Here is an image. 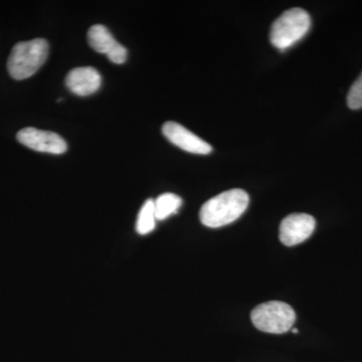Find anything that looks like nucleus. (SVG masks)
<instances>
[{
	"instance_id": "1",
	"label": "nucleus",
	"mask_w": 362,
	"mask_h": 362,
	"mask_svg": "<svg viewBox=\"0 0 362 362\" xmlns=\"http://www.w3.org/2000/svg\"><path fill=\"white\" fill-rule=\"evenodd\" d=\"M249 202V194L244 189L226 190L202 206L199 218L202 225L211 228L230 225L246 211Z\"/></svg>"
},
{
	"instance_id": "2",
	"label": "nucleus",
	"mask_w": 362,
	"mask_h": 362,
	"mask_svg": "<svg viewBox=\"0 0 362 362\" xmlns=\"http://www.w3.org/2000/svg\"><path fill=\"white\" fill-rule=\"evenodd\" d=\"M47 56L49 44L44 39L18 42L7 62L9 75L18 81L32 77L44 65Z\"/></svg>"
},
{
	"instance_id": "3",
	"label": "nucleus",
	"mask_w": 362,
	"mask_h": 362,
	"mask_svg": "<svg viewBox=\"0 0 362 362\" xmlns=\"http://www.w3.org/2000/svg\"><path fill=\"white\" fill-rule=\"evenodd\" d=\"M311 26V18L302 8H292L285 11L274 21L270 32V40L274 47L286 49L296 44L308 33Z\"/></svg>"
},
{
	"instance_id": "4",
	"label": "nucleus",
	"mask_w": 362,
	"mask_h": 362,
	"mask_svg": "<svg viewBox=\"0 0 362 362\" xmlns=\"http://www.w3.org/2000/svg\"><path fill=\"white\" fill-rule=\"evenodd\" d=\"M252 322L257 329L272 334H283L292 329L296 313L289 304L270 301L258 305L251 313Z\"/></svg>"
},
{
	"instance_id": "5",
	"label": "nucleus",
	"mask_w": 362,
	"mask_h": 362,
	"mask_svg": "<svg viewBox=\"0 0 362 362\" xmlns=\"http://www.w3.org/2000/svg\"><path fill=\"white\" fill-rule=\"evenodd\" d=\"M315 228V218L310 214H289L281 223L279 238L285 246H296L309 239Z\"/></svg>"
},
{
	"instance_id": "6",
	"label": "nucleus",
	"mask_w": 362,
	"mask_h": 362,
	"mask_svg": "<svg viewBox=\"0 0 362 362\" xmlns=\"http://www.w3.org/2000/svg\"><path fill=\"white\" fill-rule=\"evenodd\" d=\"M18 142L35 151L51 154H64L68 149L65 140L51 131L28 127L18 131L16 135Z\"/></svg>"
},
{
	"instance_id": "7",
	"label": "nucleus",
	"mask_w": 362,
	"mask_h": 362,
	"mask_svg": "<svg viewBox=\"0 0 362 362\" xmlns=\"http://www.w3.org/2000/svg\"><path fill=\"white\" fill-rule=\"evenodd\" d=\"M162 133L175 146L190 152V153L206 156L213 151V147L192 133V131L183 127L180 124L168 121L162 126Z\"/></svg>"
},
{
	"instance_id": "8",
	"label": "nucleus",
	"mask_w": 362,
	"mask_h": 362,
	"mask_svg": "<svg viewBox=\"0 0 362 362\" xmlns=\"http://www.w3.org/2000/svg\"><path fill=\"white\" fill-rule=\"evenodd\" d=\"M101 85V75L92 66L73 69L66 78V87L78 96L86 97L94 94Z\"/></svg>"
},
{
	"instance_id": "9",
	"label": "nucleus",
	"mask_w": 362,
	"mask_h": 362,
	"mask_svg": "<svg viewBox=\"0 0 362 362\" xmlns=\"http://www.w3.org/2000/svg\"><path fill=\"white\" fill-rule=\"evenodd\" d=\"M88 40L94 51L100 54H110L112 49L119 44L106 26L93 25L88 32Z\"/></svg>"
},
{
	"instance_id": "10",
	"label": "nucleus",
	"mask_w": 362,
	"mask_h": 362,
	"mask_svg": "<svg viewBox=\"0 0 362 362\" xmlns=\"http://www.w3.org/2000/svg\"><path fill=\"white\" fill-rule=\"evenodd\" d=\"M182 204V199L175 194H163L159 195L154 201V209L157 221H164L173 214L177 213Z\"/></svg>"
},
{
	"instance_id": "11",
	"label": "nucleus",
	"mask_w": 362,
	"mask_h": 362,
	"mask_svg": "<svg viewBox=\"0 0 362 362\" xmlns=\"http://www.w3.org/2000/svg\"><path fill=\"white\" fill-rule=\"evenodd\" d=\"M156 221L154 201L153 199H147L138 214L136 230L139 235H148L156 228Z\"/></svg>"
},
{
	"instance_id": "12",
	"label": "nucleus",
	"mask_w": 362,
	"mask_h": 362,
	"mask_svg": "<svg viewBox=\"0 0 362 362\" xmlns=\"http://www.w3.org/2000/svg\"><path fill=\"white\" fill-rule=\"evenodd\" d=\"M347 105L352 110L362 108V73L351 86L347 96Z\"/></svg>"
},
{
	"instance_id": "13",
	"label": "nucleus",
	"mask_w": 362,
	"mask_h": 362,
	"mask_svg": "<svg viewBox=\"0 0 362 362\" xmlns=\"http://www.w3.org/2000/svg\"><path fill=\"white\" fill-rule=\"evenodd\" d=\"M127 49L121 44L117 45L116 47L112 49L110 54H107L110 62L117 64V65H121V64L125 63L126 59H127Z\"/></svg>"
},
{
	"instance_id": "14",
	"label": "nucleus",
	"mask_w": 362,
	"mask_h": 362,
	"mask_svg": "<svg viewBox=\"0 0 362 362\" xmlns=\"http://www.w3.org/2000/svg\"><path fill=\"white\" fill-rule=\"evenodd\" d=\"M293 333H298L299 332V330L297 329V328H292L291 329Z\"/></svg>"
}]
</instances>
